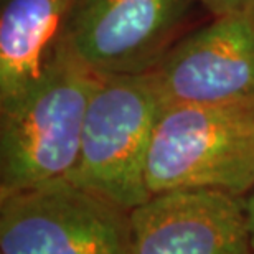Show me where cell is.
<instances>
[{"label":"cell","mask_w":254,"mask_h":254,"mask_svg":"<svg viewBox=\"0 0 254 254\" xmlns=\"http://www.w3.org/2000/svg\"><path fill=\"white\" fill-rule=\"evenodd\" d=\"M187 0H71L62 42L94 74H144L182 38Z\"/></svg>","instance_id":"5"},{"label":"cell","mask_w":254,"mask_h":254,"mask_svg":"<svg viewBox=\"0 0 254 254\" xmlns=\"http://www.w3.org/2000/svg\"><path fill=\"white\" fill-rule=\"evenodd\" d=\"M96 74L58 42L42 76L0 104V195L68 179Z\"/></svg>","instance_id":"1"},{"label":"cell","mask_w":254,"mask_h":254,"mask_svg":"<svg viewBox=\"0 0 254 254\" xmlns=\"http://www.w3.org/2000/svg\"><path fill=\"white\" fill-rule=\"evenodd\" d=\"M129 226L132 254H254L245 198L226 191L155 193Z\"/></svg>","instance_id":"7"},{"label":"cell","mask_w":254,"mask_h":254,"mask_svg":"<svg viewBox=\"0 0 254 254\" xmlns=\"http://www.w3.org/2000/svg\"><path fill=\"white\" fill-rule=\"evenodd\" d=\"M164 109L150 73L96 74L79 157L66 180L130 211L150 196L147 157Z\"/></svg>","instance_id":"2"},{"label":"cell","mask_w":254,"mask_h":254,"mask_svg":"<svg viewBox=\"0 0 254 254\" xmlns=\"http://www.w3.org/2000/svg\"><path fill=\"white\" fill-rule=\"evenodd\" d=\"M150 74L164 106L254 109V8L213 17L184 35Z\"/></svg>","instance_id":"6"},{"label":"cell","mask_w":254,"mask_h":254,"mask_svg":"<svg viewBox=\"0 0 254 254\" xmlns=\"http://www.w3.org/2000/svg\"><path fill=\"white\" fill-rule=\"evenodd\" d=\"M150 195L218 190L245 198L254 189V109L164 106L147 157Z\"/></svg>","instance_id":"3"},{"label":"cell","mask_w":254,"mask_h":254,"mask_svg":"<svg viewBox=\"0 0 254 254\" xmlns=\"http://www.w3.org/2000/svg\"><path fill=\"white\" fill-rule=\"evenodd\" d=\"M196 2H200L201 7H205L213 17L254 8V0H196Z\"/></svg>","instance_id":"9"},{"label":"cell","mask_w":254,"mask_h":254,"mask_svg":"<svg viewBox=\"0 0 254 254\" xmlns=\"http://www.w3.org/2000/svg\"><path fill=\"white\" fill-rule=\"evenodd\" d=\"M245 205H246V215L248 223H250V231L253 238V246H254V189L245 196Z\"/></svg>","instance_id":"10"},{"label":"cell","mask_w":254,"mask_h":254,"mask_svg":"<svg viewBox=\"0 0 254 254\" xmlns=\"http://www.w3.org/2000/svg\"><path fill=\"white\" fill-rule=\"evenodd\" d=\"M0 254H132L129 211L66 179L0 195Z\"/></svg>","instance_id":"4"},{"label":"cell","mask_w":254,"mask_h":254,"mask_svg":"<svg viewBox=\"0 0 254 254\" xmlns=\"http://www.w3.org/2000/svg\"><path fill=\"white\" fill-rule=\"evenodd\" d=\"M71 0H0V104L37 81L62 37Z\"/></svg>","instance_id":"8"}]
</instances>
